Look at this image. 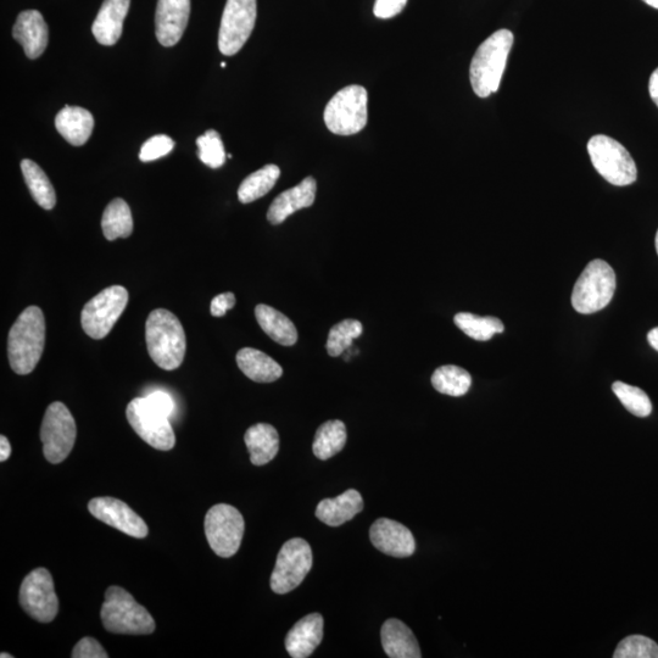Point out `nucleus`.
Returning a JSON list of instances; mask_svg holds the SVG:
<instances>
[{"label": "nucleus", "mask_w": 658, "mask_h": 658, "mask_svg": "<svg viewBox=\"0 0 658 658\" xmlns=\"http://www.w3.org/2000/svg\"><path fill=\"white\" fill-rule=\"evenodd\" d=\"M46 344V321L38 306L21 312L8 336V358L11 370L29 375L41 360Z\"/></svg>", "instance_id": "obj_1"}, {"label": "nucleus", "mask_w": 658, "mask_h": 658, "mask_svg": "<svg viewBox=\"0 0 658 658\" xmlns=\"http://www.w3.org/2000/svg\"><path fill=\"white\" fill-rule=\"evenodd\" d=\"M146 340L150 358L160 368L174 371L182 365L187 349L186 333L172 312L165 309L150 312Z\"/></svg>", "instance_id": "obj_2"}, {"label": "nucleus", "mask_w": 658, "mask_h": 658, "mask_svg": "<svg viewBox=\"0 0 658 658\" xmlns=\"http://www.w3.org/2000/svg\"><path fill=\"white\" fill-rule=\"evenodd\" d=\"M512 44V32L499 30L485 39L477 49L471 63L470 80L479 98H487L498 92Z\"/></svg>", "instance_id": "obj_3"}, {"label": "nucleus", "mask_w": 658, "mask_h": 658, "mask_svg": "<svg viewBox=\"0 0 658 658\" xmlns=\"http://www.w3.org/2000/svg\"><path fill=\"white\" fill-rule=\"evenodd\" d=\"M100 617L104 628L114 634L149 635L155 630L154 618L146 607L120 587L107 590Z\"/></svg>", "instance_id": "obj_4"}, {"label": "nucleus", "mask_w": 658, "mask_h": 658, "mask_svg": "<svg viewBox=\"0 0 658 658\" xmlns=\"http://www.w3.org/2000/svg\"><path fill=\"white\" fill-rule=\"evenodd\" d=\"M616 291V273L604 260L590 261L573 288L572 305L579 314L605 309Z\"/></svg>", "instance_id": "obj_5"}, {"label": "nucleus", "mask_w": 658, "mask_h": 658, "mask_svg": "<svg viewBox=\"0 0 658 658\" xmlns=\"http://www.w3.org/2000/svg\"><path fill=\"white\" fill-rule=\"evenodd\" d=\"M367 103L365 87L343 88L329 100L323 114L328 130L338 136H353L364 130L368 119Z\"/></svg>", "instance_id": "obj_6"}, {"label": "nucleus", "mask_w": 658, "mask_h": 658, "mask_svg": "<svg viewBox=\"0 0 658 658\" xmlns=\"http://www.w3.org/2000/svg\"><path fill=\"white\" fill-rule=\"evenodd\" d=\"M588 153L596 171L613 186H629L637 181V165L628 150L616 139L594 136L588 142Z\"/></svg>", "instance_id": "obj_7"}, {"label": "nucleus", "mask_w": 658, "mask_h": 658, "mask_svg": "<svg viewBox=\"0 0 658 658\" xmlns=\"http://www.w3.org/2000/svg\"><path fill=\"white\" fill-rule=\"evenodd\" d=\"M76 436L75 418L68 407L60 401L50 404L41 428L43 454L50 464L58 465L68 459L74 449Z\"/></svg>", "instance_id": "obj_8"}, {"label": "nucleus", "mask_w": 658, "mask_h": 658, "mask_svg": "<svg viewBox=\"0 0 658 658\" xmlns=\"http://www.w3.org/2000/svg\"><path fill=\"white\" fill-rule=\"evenodd\" d=\"M205 534L210 548L217 556L228 559L241 548L244 518L236 507L219 504L211 507L205 517Z\"/></svg>", "instance_id": "obj_9"}, {"label": "nucleus", "mask_w": 658, "mask_h": 658, "mask_svg": "<svg viewBox=\"0 0 658 658\" xmlns=\"http://www.w3.org/2000/svg\"><path fill=\"white\" fill-rule=\"evenodd\" d=\"M127 304L126 288L113 286L104 289L83 308L81 315L83 331L93 339H104L124 314Z\"/></svg>", "instance_id": "obj_10"}, {"label": "nucleus", "mask_w": 658, "mask_h": 658, "mask_svg": "<svg viewBox=\"0 0 658 658\" xmlns=\"http://www.w3.org/2000/svg\"><path fill=\"white\" fill-rule=\"evenodd\" d=\"M312 567L311 546L306 540H288L278 552L275 570L271 576V589L276 594H287L298 588Z\"/></svg>", "instance_id": "obj_11"}, {"label": "nucleus", "mask_w": 658, "mask_h": 658, "mask_svg": "<svg viewBox=\"0 0 658 658\" xmlns=\"http://www.w3.org/2000/svg\"><path fill=\"white\" fill-rule=\"evenodd\" d=\"M126 416L133 431L154 449H174L176 437L169 417L156 410L147 398L132 400L127 406Z\"/></svg>", "instance_id": "obj_12"}, {"label": "nucleus", "mask_w": 658, "mask_h": 658, "mask_svg": "<svg viewBox=\"0 0 658 658\" xmlns=\"http://www.w3.org/2000/svg\"><path fill=\"white\" fill-rule=\"evenodd\" d=\"M256 15V0H227L219 32V49L223 55L232 57L244 47L252 36Z\"/></svg>", "instance_id": "obj_13"}, {"label": "nucleus", "mask_w": 658, "mask_h": 658, "mask_svg": "<svg viewBox=\"0 0 658 658\" xmlns=\"http://www.w3.org/2000/svg\"><path fill=\"white\" fill-rule=\"evenodd\" d=\"M20 605L33 620L41 623L55 620L59 600L55 594L52 574L46 568H37L26 576L20 588Z\"/></svg>", "instance_id": "obj_14"}, {"label": "nucleus", "mask_w": 658, "mask_h": 658, "mask_svg": "<svg viewBox=\"0 0 658 658\" xmlns=\"http://www.w3.org/2000/svg\"><path fill=\"white\" fill-rule=\"evenodd\" d=\"M88 510L97 520L119 529L120 532L130 535V537L143 539L149 533L147 523L143 521V518L119 499L109 498V496L93 499L89 501Z\"/></svg>", "instance_id": "obj_15"}, {"label": "nucleus", "mask_w": 658, "mask_h": 658, "mask_svg": "<svg viewBox=\"0 0 658 658\" xmlns=\"http://www.w3.org/2000/svg\"><path fill=\"white\" fill-rule=\"evenodd\" d=\"M191 15V0H158L155 33L161 46L174 47L181 41Z\"/></svg>", "instance_id": "obj_16"}, {"label": "nucleus", "mask_w": 658, "mask_h": 658, "mask_svg": "<svg viewBox=\"0 0 658 658\" xmlns=\"http://www.w3.org/2000/svg\"><path fill=\"white\" fill-rule=\"evenodd\" d=\"M370 539L377 550L399 559L410 557L416 551L415 538L410 529L389 518H379L372 524Z\"/></svg>", "instance_id": "obj_17"}, {"label": "nucleus", "mask_w": 658, "mask_h": 658, "mask_svg": "<svg viewBox=\"0 0 658 658\" xmlns=\"http://www.w3.org/2000/svg\"><path fill=\"white\" fill-rule=\"evenodd\" d=\"M13 37L18 41L29 59L41 57L48 46L49 31L46 21L37 10H26L16 19Z\"/></svg>", "instance_id": "obj_18"}, {"label": "nucleus", "mask_w": 658, "mask_h": 658, "mask_svg": "<svg viewBox=\"0 0 658 658\" xmlns=\"http://www.w3.org/2000/svg\"><path fill=\"white\" fill-rule=\"evenodd\" d=\"M317 183L314 177H306L304 181L288 191L281 193L273 200L267 213V220L272 225H281L289 216L297 211L310 208L315 202Z\"/></svg>", "instance_id": "obj_19"}, {"label": "nucleus", "mask_w": 658, "mask_h": 658, "mask_svg": "<svg viewBox=\"0 0 658 658\" xmlns=\"http://www.w3.org/2000/svg\"><path fill=\"white\" fill-rule=\"evenodd\" d=\"M323 624L325 622L320 613H311L301 618L287 634L286 649L289 656L306 658L314 654L323 639Z\"/></svg>", "instance_id": "obj_20"}, {"label": "nucleus", "mask_w": 658, "mask_h": 658, "mask_svg": "<svg viewBox=\"0 0 658 658\" xmlns=\"http://www.w3.org/2000/svg\"><path fill=\"white\" fill-rule=\"evenodd\" d=\"M130 4L131 0H104L92 25L98 43L110 47L119 41Z\"/></svg>", "instance_id": "obj_21"}, {"label": "nucleus", "mask_w": 658, "mask_h": 658, "mask_svg": "<svg viewBox=\"0 0 658 658\" xmlns=\"http://www.w3.org/2000/svg\"><path fill=\"white\" fill-rule=\"evenodd\" d=\"M364 510V500L358 490L349 489L334 499L322 500L316 509V517L329 527H339Z\"/></svg>", "instance_id": "obj_22"}, {"label": "nucleus", "mask_w": 658, "mask_h": 658, "mask_svg": "<svg viewBox=\"0 0 658 658\" xmlns=\"http://www.w3.org/2000/svg\"><path fill=\"white\" fill-rule=\"evenodd\" d=\"M382 646L390 658H420L421 650L412 630L405 623L388 620L381 630Z\"/></svg>", "instance_id": "obj_23"}, {"label": "nucleus", "mask_w": 658, "mask_h": 658, "mask_svg": "<svg viewBox=\"0 0 658 658\" xmlns=\"http://www.w3.org/2000/svg\"><path fill=\"white\" fill-rule=\"evenodd\" d=\"M55 127L72 146H85L94 128V117L80 107H65L55 117Z\"/></svg>", "instance_id": "obj_24"}, {"label": "nucleus", "mask_w": 658, "mask_h": 658, "mask_svg": "<svg viewBox=\"0 0 658 658\" xmlns=\"http://www.w3.org/2000/svg\"><path fill=\"white\" fill-rule=\"evenodd\" d=\"M250 453V461L255 466L269 464L280 450V436L276 428L267 423H258L248 429L244 436Z\"/></svg>", "instance_id": "obj_25"}, {"label": "nucleus", "mask_w": 658, "mask_h": 658, "mask_svg": "<svg viewBox=\"0 0 658 658\" xmlns=\"http://www.w3.org/2000/svg\"><path fill=\"white\" fill-rule=\"evenodd\" d=\"M237 364L245 376L258 383H272L283 375V368L269 355L254 348L238 351Z\"/></svg>", "instance_id": "obj_26"}, {"label": "nucleus", "mask_w": 658, "mask_h": 658, "mask_svg": "<svg viewBox=\"0 0 658 658\" xmlns=\"http://www.w3.org/2000/svg\"><path fill=\"white\" fill-rule=\"evenodd\" d=\"M256 320L262 331L283 347H292L298 342V331L294 323L282 312L269 305H258L255 309Z\"/></svg>", "instance_id": "obj_27"}, {"label": "nucleus", "mask_w": 658, "mask_h": 658, "mask_svg": "<svg viewBox=\"0 0 658 658\" xmlns=\"http://www.w3.org/2000/svg\"><path fill=\"white\" fill-rule=\"evenodd\" d=\"M21 170L35 202L44 210L54 209L57 204V195H55L53 184L49 181L46 172L35 161L29 159L21 161Z\"/></svg>", "instance_id": "obj_28"}, {"label": "nucleus", "mask_w": 658, "mask_h": 658, "mask_svg": "<svg viewBox=\"0 0 658 658\" xmlns=\"http://www.w3.org/2000/svg\"><path fill=\"white\" fill-rule=\"evenodd\" d=\"M347 439V427L344 422L328 421L317 429L312 451L317 459L326 461L344 449Z\"/></svg>", "instance_id": "obj_29"}, {"label": "nucleus", "mask_w": 658, "mask_h": 658, "mask_svg": "<svg viewBox=\"0 0 658 658\" xmlns=\"http://www.w3.org/2000/svg\"><path fill=\"white\" fill-rule=\"evenodd\" d=\"M105 238L113 242L117 238L130 237L133 232V219L130 206L124 199L116 198L105 209L102 219Z\"/></svg>", "instance_id": "obj_30"}, {"label": "nucleus", "mask_w": 658, "mask_h": 658, "mask_svg": "<svg viewBox=\"0 0 658 658\" xmlns=\"http://www.w3.org/2000/svg\"><path fill=\"white\" fill-rule=\"evenodd\" d=\"M281 176L280 167L277 165H266L262 169L255 171L242 182L238 189V198L243 204L255 202L276 186L278 178Z\"/></svg>", "instance_id": "obj_31"}, {"label": "nucleus", "mask_w": 658, "mask_h": 658, "mask_svg": "<svg viewBox=\"0 0 658 658\" xmlns=\"http://www.w3.org/2000/svg\"><path fill=\"white\" fill-rule=\"evenodd\" d=\"M432 384L437 392L459 398L470 390L472 377L465 368L454 365L442 366L434 371Z\"/></svg>", "instance_id": "obj_32"}, {"label": "nucleus", "mask_w": 658, "mask_h": 658, "mask_svg": "<svg viewBox=\"0 0 658 658\" xmlns=\"http://www.w3.org/2000/svg\"><path fill=\"white\" fill-rule=\"evenodd\" d=\"M454 322L468 337L479 342H487L505 329L504 323L496 317H481L470 312H460L455 316Z\"/></svg>", "instance_id": "obj_33"}, {"label": "nucleus", "mask_w": 658, "mask_h": 658, "mask_svg": "<svg viewBox=\"0 0 658 658\" xmlns=\"http://www.w3.org/2000/svg\"><path fill=\"white\" fill-rule=\"evenodd\" d=\"M364 332L361 322L358 320H344L333 326L329 331L327 339V353L332 358H338L345 350L351 347L354 339L359 338Z\"/></svg>", "instance_id": "obj_34"}, {"label": "nucleus", "mask_w": 658, "mask_h": 658, "mask_svg": "<svg viewBox=\"0 0 658 658\" xmlns=\"http://www.w3.org/2000/svg\"><path fill=\"white\" fill-rule=\"evenodd\" d=\"M612 390L630 414L637 417H648L651 414V400L644 390L623 382L613 383Z\"/></svg>", "instance_id": "obj_35"}, {"label": "nucleus", "mask_w": 658, "mask_h": 658, "mask_svg": "<svg viewBox=\"0 0 658 658\" xmlns=\"http://www.w3.org/2000/svg\"><path fill=\"white\" fill-rule=\"evenodd\" d=\"M198 156L200 161L210 169H220L226 161L225 147L222 139L215 130L206 131L205 135L197 139Z\"/></svg>", "instance_id": "obj_36"}, {"label": "nucleus", "mask_w": 658, "mask_h": 658, "mask_svg": "<svg viewBox=\"0 0 658 658\" xmlns=\"http://www.w3.org/2000/svg\"><path fill=\"white\" fill-rule=\"evenodd\" d=\"M615 658H658V645L644 635H630L618 644Z\"/></svg>", "instance_id": "obj_37"}, {"label": "nucleus", "mask_w": 658, "mask_h": 658, "mask_svg": "<svg viewBox=\"0 0 658 658\" xmlns=\"http://www.w3.org/2000/svg\"><path fill=\"white\" fill-rule=\"evenodd\" d=\"M174 148L175 142L171 137L166 135L154 136L143 144L141 153H139V159L143 163H150V161H155L169 155Z\"/></svg>", "instance_id": "obj_38"}, {"label": "nucleus", "mask_w": 658, "mask_h": 658, "mask_svg": "<svg viewBox=\"0 0 658 658\" xmlns=\"http://www.w3.org/2000/svg\"><path fill=\"white\" fill-rule=\"evenodd\" d=\"M74 658H108L107 651L99 644V641L93 638H83L78 641L75 649L72 650Z\"/></svg>", "instance_id": "obj_39"}, {"label": "nucleus", "mask_w": 658, "mask_h": 658, "mask_svg": "<svg viewBox=\"0 0 658 658\" xmlns=\"http://www.w3.org/2000/svg\"><path fill=\"white\" fill-rule=\"evenodd\" d=\"M406 4L407 0H376L373 13L378 19H392L405 9Z\"/></svg>", "instance_id": "obj_40"}, {"label": "nucleus", "mask_w": 658, "mask_h": 658, "mask_svg": "<svg viewBox=\"0 0 658 658\" xmlns=\"http://www.w3.org/2000/svg\"><path fill=\"white\" fill-rule=\"evenodd\" d=\"M146 398L148 399L149 403L155 407L156 410L161 412V414H164L167 417H170L172 414H174L175 403L169 394L160 392V390H158V392L149 394Z\"/></svg>", "instance_id": "obj_41"}, {"label": "nucleus", "mask_w": 658, "mask_h": 658, "mask_svg": "<svg viewBox=\"0 0 658 658\" xmlns=\"http://www.w3.org/2000/svg\"><path fill=\"white\" fill-rule=\"evenodd\" d=\"M236 301H237L236 297H234V294L231 292L217 295V297H215L213 301H211V306H210L211 315H213L214 317L225 316L228 310L234 308V305H236Z\"/></svg>", "instance_id": "obj_42"}, {"label": "nucleus", "mask_w": 658, "mask_h": 658, "mask_svg": "<svg viewBox=\"0 0 658 658\" xmlns=\"http://www.w3.org/2000/svg\"><path fill=\"white\" fill-rule=\"evenodd\" d=\"M649 91H650L651 99L654 100V103L658 107V69L652 72L650 78Z\"/></svg>", "instance_id": "obj_43"}, {"label": "nucleus", "mask_w": 658, "mask_h": 658, "mask_svg": "<svg viewBox=\"0 0 658 658\" xmlns=\"http://www.w3.org/2000/svg\"><path fill=\"white\" fill-rule=\"evenodd\" d=\"M11 455V445L7 437H0V461L4 462L9 459Z\"/></svg>", "instance_id": "obj_44"}, {"label": "nucleus", "mask_w": 658, "mask_h": 658, "mask_svg": "<svg viewBox=\"0 0 658 658\" xmlns=\"http://www.w3.org/2000/svg\"><path fill=\"white\" fill-rule=\"evenodd\" d=\"M648 340L651 347L658 351V327L651 329L648 334Z\"/></svg>", "instance_id": "obj_45"}, {"label": "nucleus", "mask_w": 658, "mask_h": 658, "mask_svg": "<svg viewBox=\"0 0 658 658\" xmlns=\"http://www.w3.org/2000/svg\"><path fill=\"white\" fill-rule=\"evenodd\" d=\"M646 4L650 5V7L658 9V0H643Z\"/></svg>", "instance_id": "obj_46"}, {"label": "nucleus", "mask_w": 658, "mask_h": 658, "mask_svg": "<svg viewBox=\"0 0 658 658\" xmlns=\"http://www.w3.org/2000/svg\"><path fill=\"white\" fill-rule=\"evenodd\" d=\"M0 657H2V658H13L14 656H11V655H8V654H5V652H3V654L0 655Z\"/></svg>", "instance_id": "obj_47"}, {"label": "nucleus", "mask_w": 658, "mask_h": 658, "mask_svg": "<svg viewBox=\"0 0 658 658\" xmlns=\"http://www.w3.org/2000/svg\"><path fill=\"white\" fill-rule=\"evenodd\" d=\"M655 244H656V250H657V254H658V231H657V234H656V242H655Z\"/></svg>", "instance_id": "obj_48"}, {"label": "nucleus", "mask_w": 658, "mask_h": 658, "mask_svg": "<svg viewBox=\"0 0 658 658\" xmlns=\"http://www.w3.org/2000/svg\"><path fill=\"white\" fill-rule=\"evenodd\" d=\"M221 68H222V69H225V68H226V63H222V64H221Z\"/></svg>", "instance_id": "obj_49"}]
</instances>
